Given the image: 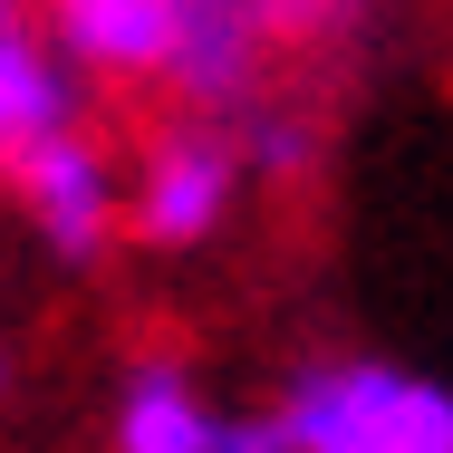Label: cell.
Returning <instances> with one entry per match:
<instances>
[{"instance_id":"obj_2","label":"cell","mask_w":453,"mask_h":453,"mask_svg":"<svg viewBox=\"0 0 453 453\" xmlns=\"http://www.w3.org/2000/svg\"><path fill=\"white\" fill-rule=\"evenodd\" d=\"M0 165H10L29 222H39V242H49L58 261H96V251L126 232V193H116L106 155H96L78 126H39V135L0 145Z\"/></svg>"},{"instance_id":"obj_7","label":"cell","mask_w":453,"mask_h":453,"mask_svg":"<svg viewBox=\"0 0 453 453\" xmlns=\"http://www.w3.org/2000/svg\"><path fill=\"white\" fill-rule=\"evenodd\" d=\"M39 126H78V78L49 39L19 29V10L0 0V145L39 135Z\"/></svg>"},{"instance_id":"obj_1","label":"cell","mask_w":453,"mask_h":453,"mask_svg":"<svg viewBox=\"0 0 453 453\" xmlns=\"http://www.w3.org/2000/svg\"><path fill=\"white\" fill-rule=\"evenodd\" d=\"M271 425L289 453H453V386L386 357H328L289 376Z\"/></svg>"},{"instance_id":"obj_9","label":"cell","mask_w":453,"mask_h":453,"mask_svg":"<svg viewBox=\"0 0 453 453\" xmlns=\"http://www.w3.org/2000/svg\"><path fill=\"white\" fill-rule=\"evenodd\" d=\"M328 10H338V0H261V19H271V39H280V29H319Z\"/></svg>"},{"instance_id":"obj_10","label":"cell","mask_w":453,"mask_h":453,"mask_svg":"<svg viewBox=\"0 0 453 453\" xmlns=\"http://www.w3.org/2000/svg\"><path fill=\"white\" fill-rule=\"evenodd\" d=\"M0 386H10V357H0Z\"/></svg>"},{"instance_id":"obj_3","label":"cell","mask_w":453,"mask_h":453,"mask_svg":"<svg viewBox=\"0 0 453 453\" xmlns=\"http://www.w3.org/2000/svg\"><path fill=\"white\" fill-rule=\"evenodd\" d=\"M242 174H251V165H242V145H232L222 126H174V135H155L145 174L126 183V232L155 242V251H193V242L232 212Z\"/></svg>"},{"instance_id":"obj_4","label":"cell","mask_w":453,"mask_h":453,"mask_svg":"<svg viewBox=\"0 0 453 453\" xmlns=\"http://www.w3.org/2000/svg\"><path fill=\"white\" fill-rule=\"evenodd\" d=\"M261 58H271L261 0H183L174 49H165V88L203 116H242L251 88H261Z\"/></svg>"},{"instance_id":"obj_8","label":"cell","mask_w":453,"mask_h":453,"mask_svg":"<svg viewBox=\"0 0 453 453\" xmlns=\"http://www.w3.org/2000/svg\"><path fill=\"white\" fill-rule=\"evenodd\" d=\"M242 165H261V174H309V126L299 116H280V106H242Z\"/></svg>"},{"instance_id":"obj_6","label":"cell","mask_w":453,"mask_h":453,"mask_svg":"<svg viewBox=\"0 0 453 453\" xmlns=\"http://www.w3.org/2000/svg\"><path fill=\"white\" fill-rule=\"evenodd\" d=\"M174 19H183V0H49L58 58L96 68V78H165Z\"/></svg>"},{"instance_id":"obj_5","label":"cell","mask_w":453,"mask_h":453,"mask_svg":"<svg viewBox=\"0 0 453 453\" xmlns=\"http://www.w3.org/2000/svg\"><path fill=\"white\" fill-rule=\"evenodd\" d=\"M116 453H289L280 444L271 415H212L203 395H193V376L183 366H135L126 376V405H116Z\"/></svg>"}]
</instances>
